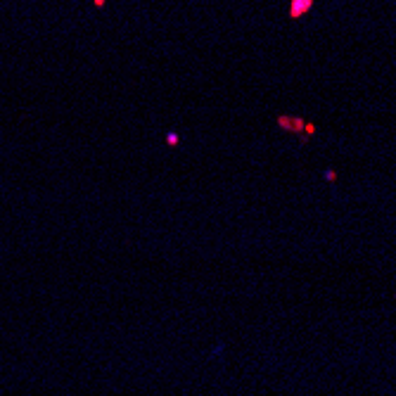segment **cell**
I'll list each match as a JSON object with an SVG mask.
<instances>
[{"mask_svg":"<svg viewBox=\"0 0 396 396\" xmlns=\"http://www.w3.org/2000/svg\"><path fill=\"white\" fill-rule=\"evenodd\" d=\"M325 180H330V183H335V180H337V171H332V169H328V171H325Z\"/></svg>","mask_w":396,"mask_h":396,"instance_id":"4","label":"cell"},{"mask_svg":"<svg viewBox=\"0 0 396 396\" xmlns=\"http://www.w3.org/2000/svg\"><path fill=\"white\" fill-rule=\"evenodd\" d=\"M105 2H107V0H95V5H97V7H105Z\"/></svg>","mask_w":396,"mask_h":396,"instance_id":"6","label":"cell"},{"mask_svg":"<svg viewBox=\"0 0 396 396\" xmlns=\"http://www.w3.org/2000/svg\"><path fill=\"white\" fill-rule=\"evenodd\" d=\"M178 142H180V138H178V133H166V145H171V147H176Z\"/></svg>","mask_w":396,"mask_h":396,"instance_id":"3","label":"cell"},{"mask_svg":"<svg viewBox=\"0 0 396 396\" xmlns=\"http://www.w3.org/2000/svg\"><path fill=\"white\" fill-rule=\"evenodd\" d=\"M223 349H226V344H216V346L211 349V356H219L221 351H223Z\"/></svg>","mask_w":396,"mask_h":396,"instance_id":"5","label":"cell"},{"mask_svg":"<svg viewBox=\"0 0 396 396\" xmlns=\"http://www.w3.org/2000/svg\"><path fill=\"white\" fill-rule=\"evenodd\" d=\"M315 0H289V19H301L304 14H309L313 10Z\"/></svg>","mask_w":396,"mask_h":396,"instance_id":"2","label":"cell"},{"mask_svg":"<svg viewBox=\"0 0 396 396\" xmlns=\"http://www.w3.org/2000/svg\"><path fill=\"white\" fill-rule=\"evenodd\" d=\"M278 126H280V128H285V131L297 133V136L301 138V142H309V138L304 136L306 121H304V119H299V116H285V114H280V116H278Z\"/></svg>","mask_w":396,"mask_h":396,"instance_id":"1","label":"cell"}]
</instances>
